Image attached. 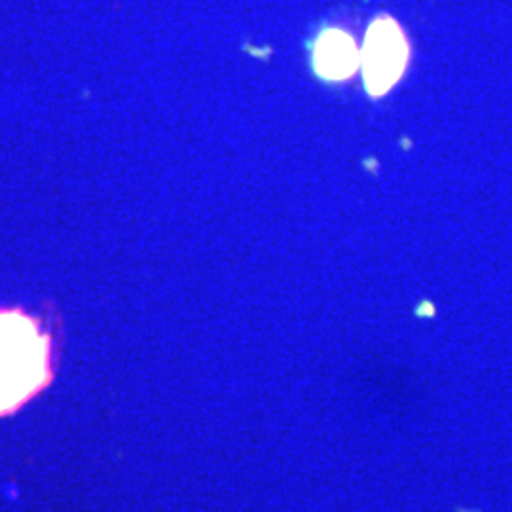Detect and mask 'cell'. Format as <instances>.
<instances>
[{
	"mask_svg": "<svg viewBox=\"0 0 512 512\" xmlns=\"http://www.w3.org/2000/svg\"><path fill=\"white\" fill-rule=\"evenodd\" d=\"M361 65V52L353 37L342 29L323 31L315 50H313V67L325 80H348Z\"/></svg>",
	"mask_w": 512,
	"mask_h": 512,
	"instance_id": "cell-3",
	"label": "cell"
},
{
	"mask_svg": "<svg viewBox=\"0 0 512 512\" xmlns=\"http://www.w3.org/2000/svg\"><path fill=\"white\" fill-rule=\"evenodd\" d=\"M46 340L18 313H0V412L25 401L46 378Z\"/></svg>",
	"mask_w": 512,
	"mask_h": 512,
	"instance_id": "cell-1",
	"label": "cell"
},
{
	"mask_svg": "<svg viewBox=\"0 0 512 512\" xmlns=\"http://www.w3.org/2000/svg\"><path fill=\"white\" fill-rule=\"evenodd\" d=\"M410 61V42L403 27L389 16L374 19L368 27L361 65L366 90L372 97H382L401 78Z\"/></svg>",
	"mask_w": 512,
	"mask_h": 512,
	"instance_id": "cell-2",
	"label": "cell"
}]
</instances>
